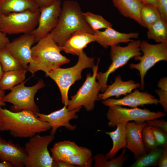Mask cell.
Here are the masks:
<instances>
[{
  "instance_id": "1",
  "label": "cell",
  "mask_w": 167,
  "mask_h": 167,
  "mask_svg": "<svg viewBox=\"0 0 167 167\" xmlns=\"http://www.w3.org/2000/svg\"><path fill=\"white\" fill-rule=\"evenodd\" d=\"M51 129L48 122L39 120L33 112H15L0 107V131H9L15 138H31Z\"/></svg>"
},
{
  "instance_id": "2",
  "label": "cell",
  "mask_w": 167,
  "mask_h": 167,
  "mask_svg": "<svg viewBox=\"0 0 167 167\" xmlns=\"http://www.w3.org/2000/svg\"><path fill=\"white\" fill-rule=\"evenodd\" d=\"M83 13L77 1L73 0L63 1L57 24L50 32L58 46H62L70 36L76 32L94 34L85 21Z\"/></svg>"
},
{
  "instance_id": "3",
  "label": "cell",
  "mask_w": 167,
  "mask_h": 167,
  "mask_svg": "<svg viewBox=\"0 0 167 167\" xmlns=\"http://www.w3.org/2000/svg\"><path fill=\"white\" fill-rule=\"evenodd\" d=\"M36 43L32 48V61L28 67V71L32 75L39 71L47 74L70 62V59L61 54V47L55 42L50 33Z\"/></svg>"
},
{
  "instance_id": "4",
  "label": "cell",
  "mask_w": 167,
  "mask_h": 167,
  "mask_svg": "<svg viewBox=\"0 0 167 167\" xmlns=\"http://www.w3.org/2000/svg\"><path fill=\"white\" fill-rule=\"evenodd\" d=\"M78 56V62L74 66L66 68L59 67L45 74L46 76L49 77L56 83L60 92L62 102L67 106L70 87L75 81L81 79V73L84 69L92 68L94 65V58L88 57L84 51Z\"/></svg>"
},
{
  "instance_id": "5",
  "label": "cell",
  "mask_w": 167,
  "mask_h": 167,
  "mask_svg": "<svg viewBox=\"0 0 167 167\" xmlns=\"http://www.w3.org/2000/svg\"><path fill=\"white\" fill-rule=\"evenodd\" d=\"M39 8L5 15L0 14V31L5 34L30 33L37 27Z\"/></svg>"
},
{
  "instance_id": "6",
  "label": "cell",
  "mask_w": 167,
  "mask_h": 167,
  "mask_svg": "<svg viewBox=\"0 0 167 167\" xmlns=\"http://www.w3.org/2000/svg\"><path fill=\"white\" fill-rule=\"evenodd\" d=\"M140 49L143 52V55L134 57L135 60H139V62L130 64L129 67L139 71L140 89L143 90L145 87L144 78L148 71L158 62L167 61V42L152 44L143 40L141 41Z\"/></svg>"
},
{
  "instance_id": "7",
  "label": "cell",
  "mask_w": 167,
  "mask_h": 167,
  "mask_svg": "<svg viewBox=\"0 0 167 167\" xmlns=\"http://www.w3.org/2000/svg\"><path fill=\"white\" fill-rule=\"evenodd\" d=\"M140 40H133L125 46H121L118 45L110 46V55L112 63L105 72H97L96 76L102 92L107 88V82L111 74L124 66L133 58L142 55L140 49Z\"/></svg>"
},
{
  "instance_id": "8",
  "label": "cell",
  "mask_w": 167,
  "mask_h": 167,
  "mask_svg": "<svg viewBox=\"0 0 167 167\" xmlns=\"http://www.w3.org/2000/svg\"><path fill=\"white\" fill-rule=\"evenodd\" d=\"M54 139V135L36 134L30 138L24 148L27 153L25 167H52L53 160L48 150L49 145Z\"/></svg>"
},
{
  "instance_id": "9",
  "label": "cell",
  "mask_w": 167,
  "mask_h": 167,
  "mask_svg": "<svg viewBox=\"0 0 167 167\" xmlns=\"http://www.w3.org/2000/svg\"><path fill=\"white\" fill-rule=\"evenodd\" d=\"M28 80L15 86L4 97L5 102L12 104L11 111L17 112L27 110L35 113L39 112V107L35 102L34 97L38 91L45 87V83L42 79H40L35 85L27 87L25 84Z\"/></svg>"
},
{
  "instance_id": "10",
  "label": "cell",
  "mask_w": 167,
  "mask_h": 167,
  "mask_svg": "<svg viewBox=\"0 0 167 167\" xmlns=\"http://www.w3.org/2000/svg\"><path fill=\"white\" fill-rule=\"evenodd\" d=\"M100 61L99 59L96 65L92 67L93 74L88 73L86 80L77 93L71 97L67 106L70 110L84 106L88 112L92 111L94 108L95 101L97 100L101 86L96 81Z\"/></svg>"
},
{
  "instance_id": "11",
  "label": "cell",
  "mask_w": 167,
  "mask_h": 167,
  "mask_svg": "<svg viewBox=\"0 0 167 167\" xmlns=\"http://www.w3.org/2000/svg\"><path fill=\"white\" fill-rule=\"evenodd\" d=\"M166 115L165 113L160 111H152L147 109L137 107L127 108L119 105L109 107L106 114L108 126L113 128L120 122L125 123L131 121L143 122Z\"/></svg>"
},
{
  "instance_id": "12",
  "label": "cell",
  "mask_w": 167,
  "mask_h": 167,
  "mask_svg": "<svg viewBox=\"0 0 167 167\" xmlns=\"http://www.w3.org/2000/svg\"><path fill=\"white\" fill-rule=\"evenodd\" d=\"M60 0L51 5L40 9V13L38 25L30 33L34 36L36 43L49 33L58 22L61 8Z\"/></svg>"
},
{
  "instance_id": "13",
  "label": "cell",
  "mask_w": 167,
  "mask_h": 167,
  "mask_svg": "<svg viewBox=\"0 0 167 167\" xmlns=\"http://www.w3.org/2000/svg\"><path fill=\"white\" fill-rule=\"evenodd\" d=\"M82 108L70 110L67 108V105H64L62 108L48 114L39 112L35 114L39 120L49 124L51 129L50 134L54 135L58 129L61 126L65 127L71 131L75 130L76 126L71 124L70 121L78 118L76 113L79 111Z\"/></svg>"
},
{
  "instance_id": "14",
  "label": "cell",
  "mask_w": 167,
  "mask_h": 167,
  "mask_svg": "<svg viewBox=\"0 0 167 167\" xmlns=\"http://www.w3.org/2000/svg\"><path fill=\"white\" fill-rule=\"evenodd\" d=\"M35 43L32 34L24 33L8 43L5 48L28 71V64L32 61V48Z\"/></svg>"
},
{
  "instance_id": "15",
  "label": "cell",
  "mask_w": 167,
  "mask_h": 167,
  "mask_svg": "<svg viewBox=\"0 0 167 167\" xmlns=\"http://www.w3.org/2000/svg\"><path fill=\"white\" fill-rule=\"evenodd\" d=\"M126 144V148L134 154L135 159L146 153L142 135L143 128L147 125L146 122L133 121L125 123Z\"/></svg>"
},
{
  "instance_id": "16",
  "label": "cell",
  "mask_w": 167,
  "mask_h": 167,
  "mask_svg": "<svg viewBox=\"0 0 167 167\" xmlns=\"http://www.w3.org/2000/svg\"><path fill=\"white\" fill-rule=\"evenodd\" d=\"M102 103L109 107L119 105L135 108L146 105H157L158 101V99L148 92H140L138 90H135L133 92L129 93L122 98L115 99L109 98L103 100Z\"/></svg>"
},
{
  "instance_id": "17",
  "label": "cell",
  "mask_w": 167,
  "mask_h": 167,
  "mask_svg": "<svg viewBox=\"0 0 167 167\" xmlns=\"http://www.w3.org/2000/svg\"><path fill=\"white\" fill-rule=\"evenodd\" d=\"M27 153L24 147L0 137V160L11 163L14 167L24 166Z\"/></svg>"
},
{
  "instance_id": "18",
  "label": "cell",
  "mask_w": 167,
  "mask_h": 167,
  "mask_svg": "<svg viewBox=\"0 0 167 167\" xmlns=\"http://www.w3.org/2000/svg\"><path fill=\"white\" fill-rule=\"evenodd\" d=\"M95 41L104 48L118 45L120 43H128L133 41L132 38H138L139 34L138 32L122 33L108 28L103 31H96L94 32Z\"/></svg>"
},
{
  "instance_id": "19",
  "label": "cell",
  "mask_w": 167,
  "mask_h": 167,
  "mask_svg": "<svg viewBox=\"0 0 167 167\" xmlns=\"http://www.w3.org/2000/svg\"><path fill=\"white\" fill-rule=\"evenodd\" d=\"M95 41L94 34L78 31L73 33L60 47L62 50L66 53L78 56L88 44Z\"/></svg>"
},
{
  "instance_id": "20",
  "label": "cell",
  "mask_w": 167,
  "mask_h": 167,
  "mask_svg": "<svg viewBox=\"0 0 167 167\" xmlns=\"http://www.w3.org/2000/svg\"><path fill=\"white\" fill-rule=\"evenodd\" d=\"M140 85L132 80L123 81L121 75H118L115 77L114 82L108 86L102 93L98 94L97 100H104L112 96L118 98L121 95H126L131 93L133 89L139 87Z\"/></svg>"
},
{
  "instance_id": "21",
  "label": "cell",
  "mask_w": 167,
  "mask_h": 167,
  "mask_svg": "<svg viewBox=\"0 0 167 167\" xmlns=\"http://www.w3.org/2000/svg\"><path fill=\"white\" fill-rule=\"evenodd\" d=\"M114 6L124 16L135 21L143 27L140 12L144 5L142 0H112Z\"/></svg>"
},
{
  "instance_id": "22",
  "label": "cell",
  "mask_w": 167,
  "mask_h": 167,
  "mask_svg": "<svg viewBox=\"0 0 167 167\" xmlns=\"http://www.w3.org/2000/svg\"><path fill=\"white\" fill-rule=\"evenodd\" d=\"M83 147L70 140L58 142L50 149L51 156L54 161H62L66 157L79 153Z\"/></svg>"
},
{
  "instance_id": "23",
  "label": "cell",
  "mask_w": 167,
  "mask_h": 167,
  "mask_svg": "<svg viewBox=\"0 0 167 167\" xmlns=\"http://www.w3.org/2000/svg\"><path fill=\"white\" fill-rule=\"evenodd\" d=\"M116 130L111 132H105L109 135L113 141V146L110 151L105 155L107 160L115 158L118 152L121 149L126 148V144L125 123L120 122L116 126Z\"/></svg>"
},
{
  "instance_id": "24",
  "label": "cell",
  "mask_w": 167,
  "mask_h": 167,
  "mask_svg": "<svg viewBox=\"0 0 167 167\" xmlns=\"http://www.w3.org/2000/svg\"><path fill=\"white\" fill-rule=\"evenodd\" d=\"M38 8L33 0H0V14L6 15Z\"/></svg>"
},
{
  "instance_id": "25",
  "label": "cell",
  "mask_w": 167,
  "mask_h": 167,
  "mask_svg": "<svg viewBox=\"0 0 167 167\" xmlns=\"http://www.w3.org/2000/svg\"><path fill=\"white\" fill-rule=\"evenodd\" d=\"M28 71L22 68L3 72L0 79V89L11 90L15 86L24 81Z\"/></svg>"
},
{
  "instance_id": "26",
  "label": "cell",
  "mask_w": 167,
  "mask_h": 167,
  "mask_svg": "<svg viewBox=\"0 0 167 167\" xmlns=\"http://www.w3.org/2000/svg\"><path fill=\"white\" fill-rule=\"evenodd\" d=\"M147 29L148 39L158 43L167 42V22L161 18Z\"/></svg>"
},
{
  "instance_id": "27",
  "label": "cell",
  "mask_w": 167,
  "mask_h": 167,
  "mask_svg": "<svg viewBox=\"0 0 167 167\" xmlns=\"http://www.w3.org/2000/svg\"><path fill=\"white\" fill-rule=\"evenodd\" d=\"M163 148L157 147L136 159L129 167H148L157 166Z\"/></svg>"
},
{
  "instance_id": "28",
  "label": "cell",
  "mask_w": 167,
  "mask_h": 167,
  "mask_svg": "<svg viewBox=\"0 0 167 167\" xmlns=\"http://www.w3.org/2000/svg\"><path fill=\"white\" fill-rule=\"evenodd\" d=\"M92 156L91 150L89 148L84 147L79 153L66 157L62 161L78 167H91L93 161Z\"/></svg>"
},
{
  "instance_id": "29",
  "label": "cell",
  "mask_w": 167,
  "mask_h": 167,
  "mask_svg": "<svg viewBox=\"0 0 167 167\" xmlns=\"http://www.w3.org/2000/svg\"><path fill=\"white\" fill-rule=\"evenodd\" d=\"M126 152L125 148L120 155L116 158H114L108 161L106 159L105 155L102 153H98L94 156L93 159L95 161L94 167H122L128 157L125 156Z\"/></svg>"
},
{
  "instance_id": "30",
  "label": "cell",
  "mask_w": 167,
  "mask_h": 167,
  "mask_svg": "<svg viewBox=\"0 0 167 167\" xmlns=\"http://www.w3.org/2000/svg\"><path fill=\"white\" fill-rule=\"evenodd\" d=\"M140 16L143 27L147 28L161 18L157 8L149 4H144Z\"/></svg>"
},
{
  "instance_id": "31",
  "label": "cell",
  "mask_w": 167,
  "mask_h": 167,
  "mask_svg": "<svg viewBox=\"0 0 167 167\" xmlns=\"http://www.w3.org/2000/svg\"><path fill=\"white\" fill-rule=\"evenodd\" d=\"M83 14L85 21L94 32L101 29L112 28L111 23L100 15L89 11Z\"/></svg>"
},
{
  "instance_id": "32",
  "label": "cell",
  "mask_w": 167,
  "mask_h": 167,
  "mask_svg": "<svg viewBox=\"0 0 167 167\" xmlns=\"http://www.w3.org/2000/svg\"><path fill=\"white\" fill-rule=\"evenodd\" d=\"M0 63L4 72L24 68L19 62L6 48L0 50Z\"/></svg>"
},
{
  "instance_id": "33",
  "label": "cell",
  "mask_w": 167,
  "mask_h": 167,
  "mask_svg": "<svg viewBox=\"0 0 167 167\" xmlns=\"http://www.w3.org/2000/svg\"><path fill=\"white\" fill-rule=\"evenodd\" d=\"M142 135L146 152L159 147L152 132L150 126L147 125L143 129Z\"/></svg>"
},
{
  "instance_id": "34",
  "label": "cell",
  "mask_w": 167,
  "mask_h": 167,
  "mask_svg": "<svg viewBox=\"0 0 167 167\" xmlns=\"http://www.w3.org/2000/svg\"><path fill=\"white\" fill-rule=\"evenodd\" d=\"M150 127L158 146L163 148L167 147V133L156 128Z\"/></svg>"
},
{
  "instance_id": "35",
  "label": "cell",
  "mask_w": 167,
  "mask_h": 167,
  "mask_svg": "<svg viewBox=\"0 0 167 167\" xmlns=\"http://www.w3.org/2000/svg\"><path fill=\"white\" fill-rule=\"evenodd\" d=\"M159 118L146 121L147 125L160 129L167 133V122Z\"/></svg>"
},
{
  "instance_id": "36",
  "label": "cell",
  "mask_w": 167,
  "mask_h": 167,
  "mask_svg": "<svg viewBox=\"0 0 167 167\" xmlns=\"http://www.w3.org/2000/svg\"><path fill=\"white\" fill-rule=\"evenodd\" d=\"M156 92L159 96L158 103L162 106L165 112H167V91L161 89H156Z\"/></svg>"
},
{
  "instance_id": "37",
  "label": "cell",
  "mask_w": 167,
  "mask_h": 167,
  "mask_svg": "<svg viewBox=\"0 0 167 167\" xmlns=\"http://www.w3.org/2000/svg\"><path fill=\"white\" fill-rule=\"evenodd\" d=\"M157 8L161 18L167 22V0H157Z\"/></svg>"
},
{
  "instance_id": "38",
  "label": "cell",
  "mask_w": 167,
  "mask_h": 167,
  "mask_svg": "<svg viewBox=\"0 0 167 167\" xmlns=\"http://www.w3.org/2000/svg\"><path fill=\"white\" fill-rule=\"evenodd\" d=\"M157 166L159 167H167V147L163 148L162 153L158 160Z\"/></svg>"
},
{
  "instance_id": "39",
  "label": "cell",
  "mask_w": 167,
  "mask_h": 167,
  "mask_svg": "<svg viewBox=\"0 0 167 167\" xmlns=\"http://www.w3.org/2000/svg\"><path fill=\"white\" fill-rule=\"evenodd\" d=\"M35 4L39 9L50 6L57 0H33Z\"/></svg>"
},
{
  "instance_id": "40",
  "label": "cell",
  "mask_w": 167,
  "mask_h": 167,
  "mask_svg": "<svg viewBox=\"0 0 167 167\" xmlns=\"http://www.w3.org/2000/svg\"><path fill=\"white\" fill-rule=\"evenodd\" d=\"M6 35L0 31V50L5 48L6 45L10 42Z\"/></svg>"
},
{
  "instance_id": "41",
  "label": "cell",
  "mask_w": 167,
  "mask_h": 167,
  "mask_svg": "<svg viewBox=\"0 0 167 167\" xmlns=\"http://www.w3.org/2000/svg\"><path fill=\"white\" fill-rule=\"evenodd\" d=\"M75 165L63 161H54L52 167H75Z\"/></svg>"
},
{
  "instance_id": "42",
  "label": "cell",
  "mask_w": 167,
  "mask_h": 167,
  "mask_svg": "<svg viewBox=\"0 0 167 167\" xmlns=\"http://www.w3.org/2000/svg\"><path fill=\"white\" fill-rule=\"evenodd\" d=\"M157 86L161 89L167 91V77H164L161 79L158 82Z\"/></svg>"
},
{
  "instance_id": "43",
  "label": "cell",
  "mask_w": 167,
  "mask_h": 167,
  "mask_svg": "<svg viewBox=\"0 0 167 167\" xmlns=\"http://www.w3.org/2000/svg\"><path fill=\"white\" fill-rule=\"evenodd\" d=\"M5 90L0 89V107L5 106L6 102L3 101V98L5 96Z\"/></svg>"
},
{
  "instance_id": "44",
  "label": "cell",
  "mask_w": 167,
  "mask_h": 167,
  "mask_svg": "<svg viewBox=\"0 0 167 167\" xmlns=\"http://www.w3.org/2000/svg\"><path fill=\"white\" fill-rule=\"evenodd\" d=\"M144 4H151L157 8V0H142Z\"/></svg>"
},
{
  "instance_id": "45",
  "label": "cell",
  "mask_w": 167,
  "mask_h": 167,
  "mask_svg": "<svg viewBox=\"0 0 167 167\" xmlns=\"http://www.w3.org/2000/svg\"><path fill=\"white\" fill-rule=\"evenodd\" d=\"M14 165L11 162L7 161L0 162V167H13Z\"/></svg>"
},
{
  "instance_id": "46",
  "label": "cell",
  "mask_w": 167,
  "mask_h": 167,
  "mask_svg": "<svg viewBox=\"0 0 167 167\" xmlns=\"http://www.w3.org/2000/svg\"><path fill=\"white\" fill-rule=\"evenodd\" d=\"M3 72L0 63V79L3 74Z\"/></svg>"
}]
</instances>
